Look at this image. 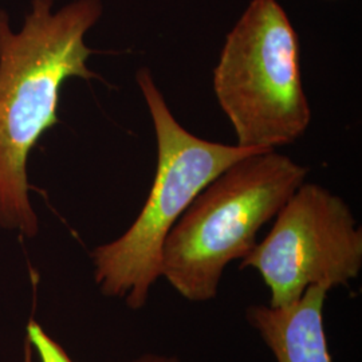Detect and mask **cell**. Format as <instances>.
<instances>
[{"instance_id": "1", "label": "cell", "mask_w": 362, "mask_h": 362, "mask_svg": "<svg viewBox=\"0 0 362 362\" xmlns=\"http://www.w3.org/2000/svg\"><path fill=\"white\" fill-rule=\"evenodd\" d=\"M52 0H33L22 31L0 11V226L28 238L38 218L28 199L27 157L58 124L59 90L67 78L98 76L86 65L85 35L103 13L101 0H76L52 13Z\"/></svg>"}, {"instance_id": "2", "label": "cell", "mask_w": 362, "mask_h": 362, "mask_svg": "<svg viewBox=\"0 0 362 362\" xmlns=\"http://www.w3.org/2000/svg\"><path fill=\"white\" fill-rule=\"evenodd\" d=\"M136 79L155 128V180L128 231L97 247L91 258L95 284L105 297L124 299L132 310H141L161 278L163 246L181 215L226 169L264 149L212 143L194 136L172 115L148 69H140Z\"/></svg>"}, {"instance_id": "3", "label": "cell", "mask_w": 362, "mask_h": 362, "mask_svg": "<svg viewBox=\"0 0 362 362\" xmlns=\"http://www.w3.org/2000/svg\"><path fill=\"white\" fill-rule=\"evenodd\" d=\"M308 173V167L274 149L236 161L196 196L169 231L161 278L187 300L215 299L226 267L254 250L259 230Z\"/></svg>"}, {"instance_id": "4", "label": "cell", "mask_w": 362, "mask_h": 362, "mask_svg": "<svg viewBox=\"0 0 362 362\" xmlns=\"http://www.w3.org/2000/svg\"><path fill=\"white\" fill-rule=\"evenodd\" d=\"M214 90L238 146L272 151L309 128L297 33L276 0H252L228 33Z\"/></svg>"}, {"instance_id": "5", "label": "cell", "mask_w": 362, "mask_h": 362, "mask_svg": "<svg viewBox=\"0 0 362 362\" xmlns=\"http://www.w3.org/2000/svg\"><path fill=\"white\" fill-rule=\"evenodd\" d=\"M270 291V306L297 302L311 286L348 287L362 269V231L348 203L303 182L275 216L272 231L240 260Z\"/></svg>"}, {"instance_id": "6", "label": "cell", "mask_w": 362, "mask_h": 362, "mask_svg": "<svg viewBox=\"0 0 362 362\" xmlns=\"http://www.w3.org/2000/svg\"><path fill=\"white\" fill-rule=\"evenodd\" d=\"M327 293L325 287L311 286L288 306L251 305L246 321L276 362H333L325 329Z\"/></svg>"}, {"instance_id": "7", "label": "cell", "mask_w": 362, "mask_h": 362, "mask_svg": "<svg viewBox=\"0 0 362 362\" xmlns=\"http://www.w3.org/2000/svg\"><path fill=\"white\" fill-rule=\"evenodd\" d=\"M26 330V338L30 341L33 349L37 350L40 362H73L66 350L55 339H52L38 322L30 320Z\"/></svg>"}, {"instance_id": "8", "label": "cell", "mask_w": 362, "mask_h": 362, "mask_svg": "<svg viewBox=\"0 0 362 362\" xmlns=\"http://www.w3.org/2000/svg\"><path fill=\"white\" fill-rule=\"evenodd\" d=\"M130 362H180V360L172 354L149 351V353H144L143 356H140Z\"/></svg>"}, {"instance_id": "9", "label": "cell", "mask_w": 362, "mask_h": 362, "mask_svg": "<svg viewBox=\"0 0 362 362\" xmlns=\"http://www.w3.org/2000/svg\"><path fill=\"white\" fill-rule=\"evenodd\" d=\"M23 349H25V362H33V346L27 338L25 339Z\"/></svg>"}]
</instances>
